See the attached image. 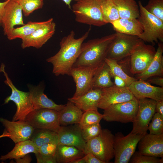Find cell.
<instances>
[{
  "mask_svg": "<svg viewBox=\"0 0 163 163\" xmlns=\"http://www.w3.org/2000/svg\"><path fill=\"white\" fill-rule=\"evenodd\" d=\"M39 148L30 140L15 143L14 148L7 154L1 156L0 159H15L22 158L30 153L34 154L38 152Z\"/></svg>",
  "mask_w": 163,
  "mask_h": 163,
  "instance_id": "cell-27",
  "label": "cell"
},
{
  "mask_svg": "<svg viewBox=\"0 0 163 163\" xmlns=\"http://www.w3.org/2000/svg\"><path fill=\"white\" fill-rule=\"evenodd\" d=\"M0 122L9 134L8 137L15 143L29 140L34 128L25 120L10 121L2 117Z\"/></svg>",
  "mask_w": 163,
  "mask_h": 163,
  "instance_id": "cell-18",
  "label": "cell"
},
{
  "mask_svg": "<svg viewBox=\"0 0 163 163\" xmlns=\"http://www.w3.org/2000/svg\"><path fill=\"white\" fill-rule=\"evenodd\" d=\"M114 139L110 130L103 129L99 135L86 142L83 151L85 155L91 153L104 163H109L114 157Z\"/></svg>",
  "mask_w": 163,
  "mask_h": 163,
  "instance_id": "cell-4",
  "label": "cell"
},
{
  "mask_svg": "<svg viewBox=\"0 0 163 163\" xmlns=\"http://www.w3.org/2000/svg\"><path fill=\"white\" fill-rule=\"evenodd\" d=\"M71 8L76 21L101 27L107 24L103 19L100 0H79Z\"/></svg>",
  "mask_w": 163,
  "mask_h": 163,
  "instance_id": "cell-3",
  "label": "cell"
},
{
  "mask_svg": "<svg viewBox=\"0 0 163 163\" xmlns=\"http://www.w3.org/2000/svg\"><path fill=\"white\" fill-rule=\"evenodd\" d=\"M102 90L101 97L98 108L103 110L111 105L136 99L127 87L120 88L114 85Z\"/></svg>",
  "mask_w": 163,
  "mask_h": 163,
  "instance_id": "cell-16",
  "label": "cell"
},
{
  "mask_svg": "<svg viewBox=\"0 0 163 163\" xmlns=\"http://www.w3.org/2000/svg\"><path fill=\"white\" fill-rule=\"evenodd\" d=\"M9 136V134L5 130L3 134L0 135V139L3 137H8Z\"/></svg>",
  "mask_w": 163,
  "mask_h": 163,
  "instance_id": "cell-50",
  "label": "cell"
},
{
  "mask_svg": "<svg viewBox=\"0 0 163 163\" xmlns=\"http://www.w3.org/2000/svg\"><path fill=\"white\" fill-rule=\"evenodd\" d=\"M145 81L150 84H153L163 87V78L162 76H152Z\"/></svg>",
  "mask_w": 163,
  "mask_h": 163,
  "instance_id": "cell-43",
  "label": "cell"
},
{
  "mask_svg": "<svg viewBox=\"0 0 163 163\" xmlns=\"http://www.w3.org/2000/svg\"><path fill=\"white\" fill-rule=\"evenodd\" d=\"M38 148L47 143L58 144V136L55 132L49 130L34 129L30 139Z\"/></svg>",
  "mask_w": 163,
  "mask_h": 163,
  "instance_id": "cell-30",
  "label": "cell"
},
{
  "mask_svg": "<svg viewBox=\"0 0 163 163\" xmlns=\"http://www.w3.org/2000/svg\"><path fill=\"white\" fill-rule=\"evenodd\" d=\"M100 5L103 17L106 24H111L120 18L113 0H100Z\"/></svg>",
  "mask_w": 163,
  "mask_h": 163,
  "instance_id": "cell-32",
  "label": "cell"
},
{
  "mask_svg": "<svg viewBox=\"0 0 163 163\" xmlns=\"http://www.w3.org/2000/svg\"><path fill=\"white\" fill-rule=\"evenodd\" d=\"M84 158L85 163H104L91 153L85 154Z\"/></svg>",
  "mask_w": 163,
  "mask_h": 163,
  "instance_id": "cell-42",
  "label": "cell"
},
{
  "mask_svg": "<svg viewBox=\"0 0 163 163\" xmlns=\"http://www.w3.org/2000/svg\"><path fill=\"white\" fill-rule=\"evenodd\" d=\"M144 7L148 12L163 22V0H149Z\"/></svg>",
  "mask_w": 163,
  "mask_h": 163,
  "instance_id": "cell-36",
  "label": "cell"
},
{
  "mask_svg": "<svg viewBox=\"0 0 163 163\" xmlns=\"http://www.w3.org/2000/svg\"><path fill=\"white\" fill-rule=\"evenodd\" d=\"M131 163H162L163 158L144 155L135 152L129 161Z\"/></svg>",
  "mask_w": 163,
  "mask_h": 163,
  "instance_id": "cell-39",
  "label": "cell"
},
{
  "mask_svg": "<svg viewBox=\"0 0 163 163\" xmlns=\"http://www.w3.org/2000/svg\"><path fill=\"white\" fill-rule=\"evenodd\" d=\"M104 61L110 68L111 77L116 75L122 78L125 81L126 87H128L133 82L138 80L126 74L117 61L106 58Z\"/></svg>",
  "mask_w": 163,
  "mask_h": 163,
  "instance_id": "cell-33",
  "label": "cell"
},
{
  "mask_svg": "<svg viewBox=\"0 0 163 163\" xmlns=\"http://www.w3.org/2000/svg\"><path fill=\"white\" fill-rule=\"evenodd\" d=\"M83 151L71 146L57 145L56 158L58 163H73L76 160L84 157Z\"/></svg>",
  "mask_w": 163,
  "mask_h": 163,
  "instance_id": "cell-26",
  "label": "cell"
},
{
  "mask_svg": "<svg viewBox=\"0 0 163 163\" xmlns=\"http://www.w3.org/2000/svg\"><path fill=\"white\" fill-rule=\"evenodd\" d=\"M139 16L138 18L143 29L142 34L138 37L144 42L158 43L163 42V22L148 12L140 1L138 2Z\"/></svg>",
  "mask_w": 163,
  "mask_h": 163,
  "instance_id": "cell-6",
  "label": "cell"
},
{
  "mask_svg": "<svg viewBox=\"0 0 163 163\" xmlns=\"http://www.w3.org/2000/svg\"><path fill=\"white\" fill-rule=\"evenodd\" d=\"M38 163H56V155L49 156L42 155L38 152L35 154Z\"/></svg>",
  "mask_w": 163,
  "mask_h": 163,
  "instance_id": "cell-41",
  "label": "cell"
},
{
  "mask_svg": "<svg viewBox=\"0 0 163 163\" xmlns=\"http://www.w3.org/2000/svg\"><path fill=\"white\" fill-rule=\"evenodd\" d=\"M25 121L34 129L49 130L57 133L61 126L59 112L52 109H35L27 115Z\"/></svg>",
  "mask_w": 163,
  "mask_h": 163,
  "instance_id": "cell-10",
  "label": "cell"
},
{
  "mask_svg": "<svg viewBox=\"0 0 163 163\" xmlns=\"http://www.w3.org/2000/svg\"><path fill=\"white\" fill-rule=\"evenodd\" d=\"M81 129L83 137L86 142L99 135L102 130L99 123L87 125Z\"/></svg>",
  "mask_w": 163,
  "mask_h": 163,
  "instance_id": "cell-37",
  "label": "cell"
},
{
  "mask_svg": "<svg viewBox=\"0 0 163 163\" xmlns=\"http://www.w3.org/2000/svg\"><path fill=\"white\" fill-rule=\"evenodd\" d=\"M62 1L66 5H67L69 9H71V2L73 1H77L78 0H62Z\"/></svg>",
  "mask_w": 163,
  "mask_h": 163,
  "instance_id": "cell-48",
  "label": "cell"
},
{
  "mask_svg": "<svg viewBox=\"0 0 163 163\" xmlns=\"http://www.w3.org/2000/svg\"><path fill=\"white\" fill-rule=\"evenodd\" d=\"M163 45L158 43V47L153 59L148 68L143 72L136 74L138 80L145 81L149 78L155 76L163 77Z\"/></svg>",
  "mask_w": 163,
  "mask_h": 163,
  "instance_id": "cell-23",
  "label": "cell"
},
{
  "mask_svg": "<svg viewBox=\"0 0 163 163\" xmlns=\"http://www.w3.org/2000/svg\"><path fill=\"white\" fill-rule=\"evenodd\" d=\"M116 33L83 43L80 54L72 67L94 66L103 63Z\"/></svg>",
  "mask_w": 163,
  "mask_h": 163,
  "instance_id": "cell-2",
  "label": "cell"
},
{
  "mask_svg": "<svg viewBox=\"0 0 163 163\" xmlns=\"http://www.w3.org/2000/svg\"></svg>",
  "mask_w": 163,
  "mask_h": 163,
  "instance_id": "cell-51",
  "label": "cell"
},
{
  "mask_svg": "<svg viewBox=\"0 0 163 163\" xmlns=\"http://www.w3.org/2000/svg\"><path fill=\"white\" fill-rule=\"evenodd\" d=\"M102 93V89L92 88L80 96L68 98V100L73 102L84 111L97 109Z\"/></svg>",
  "mask_w": 163,
  "mask_h": 163,
  "instance_id": "cell-22",
  "label": "cell"
},
{
  "mask_svg": "<svg viewBox=\"0 0 163 163\" xmlns=\"http://www.w3.org/2000/svg\"><path fill=\"white\" fill-rule=\"evenodd\" d=\"M111 24L116 32L139 37L143 31L138 18H120Z\"/></svg>",
  "mask_w": 163,
  "mask_h": 163,
  "instance_id": "cell-24",
  "label": "cell"
},
{
  "mask_svg": "<svg viewBox=\"0 0 163 163\" xmlns=\"http://www.w3.org/2000/svg\"><path fill=\"white\" fill-rule=\"evenodd\" d=\"M28 154L22 158L15 159L16 162L17 163H29L30 162L32 159L30 156Z\"/></svg>",
  "mask_w": 163,
  "mask_h": 163,
  "instance_id": "cell-46",
  "label": "cell"
},
{
  "mask_svg": "<svg viewBox=\"0 0 163 163\" xmlns=\"http://www.w3.org/2000/svg\"><path fill=\"white\" fill-rule=\"evenodd\" d=\"M31 102L35 109H50L59 111L64 105L58 104L44 93V86L40 83L37 86L27 85Z\"/></svg>",
  "mask_w": 163,
  "mask_h": 163,
  "instance_id": "cell-21",
  "label": "cell"
},
{
  "mask_svg": "<svg viewBox=\"0 0 163 163\" xmlns=\"http://www.w3.org/2000/svg\"><path fill=\"white\" fill-rule=\"evenodd\" d=\"M110 68L104 61L98 68L93 78L92 88L104 89L113 86Z\"/></svg>",
  "mask_w": 163,
  "mask_h": 163,
  "instance_id": "cell-29",
  "label": "cell"
},
{
  "mask_svg": "<svg viewBox=\"0 0 163 163\" xmlns=\"http://www.w3.org/2000/svg\"><path fill=\"white\" fill-rule=\"evenodd\" d=\"M103 63L96 66L72 67L69 76L73 78L76 85L75 91L72 97L80 96L92 89L94 76Z\"/></svg>",
  "mask_w": 163,
  "mask_h": 163,
  "instance_id": "cell-13",
  "label": "cell"
},
{
  "mask_svg": "<svg viewBox=\"0 0 163 163\" xmlns=\"http://www.w3.org/2000/svg\"><path fill=\"white\" fill-rule=\"evenodd\" d=\"M21 6L23 13L25 17L29 16L34 11L42 8L43 0H16Z\"/></svg>",
  "mask_w": 163,
  "mask_h": 163,
  "instance_id": "cell-35",
  "label": "cell"
},
{
  "mask_svg": "<svg viewBox=\"0 0 163 163\" xmlns=\"http://www.w3.org/2000/svg\"><path fill=\"white\" fill-rule=\"evenodd\" d=\"M103 114L97 109L89 110L83 112L78 125L81 128L88 125L99 123L103 119Z\"/></svg>",
  "mask_w": 163,
  "mask_h": 163,
  "instance_id": "cell-34",
  "label": "cell"
},
{
  "mask_svg": "<svg viewBox=\"0 0 163 163\" xmlns=\"http://www.w3.org/2000/svg\"><path fill=\"white\" fill-rule=\"evenodd\" d=\"M5 66L2 63L0 67V72L3 73L5 79L4 82L10 88L11 93L5 100L4 104L10 101H13L17 106V110L12 121L25 120L27 115L35 110L31 102L30 93L22 91L17 89L13 84L5 70Z\"/></svg>",
  "mask_w": 163,
  "mask_h": 163,
  "instance_id": "cell-5",
  "label": "cell"
},
{
  "mask_svg": "<svg viewBox=\"0 0 163 163\" xmlns=\"http://www.w3.org/2000/svg\"><path fill=\"white\" fill-rule=\"evenodd\" d=\"M73 163H85V162L83 157L76 160Z\"/></svg>",
  "mask_w": 163,
  "mask_h": 163,
  "instance_id": "cell-49",
  "label": "cell"
},
{
  "mask_svg": "<svg viewBox=\"0 0 163 163\" xmlns=\"http://www.w3.org/2000/svg\"><path fill=\"white\" fill-rule=\"evenodd\" d=\"M57 144L52 143L45 144L39 148L38 152L46 155H56Z\"/></svg>",
  "mask_w": 163,
  "mask_h": 163,
  "instance_id": "cell-40",
  "label": "cell"
},
{
  "mask_svg": "<svg viewBox=\"0 0 163 163\" xmlns=\"http://www.w3.org/2000/svg\"><path fill=\"white\" fill-rule=\"evenodd\" d=\"M143 135L131 132L126 136L120 132L116 133L114 142V163H129Z\"/></svg>",
  "mask_w": 163,
  "mask_h": 163,
  "instance_id": "cell-7",
  "label": "cell"
},
{
  "mask_svg": "<svg viewBox=\"0 0 163 163\" xmlns=\"http://www.w3.org/2000/svg\"><path fill=\"white\" fill-rule=\"evenodd\" d=\"M24 24L21 6L16 0H9L5 7L2 20L4 35L7 37L15 26Z\"/></svg>",
  "mask_w": 163,
  "mask_h": 163,
  "instance_id": "cell-15",
  "label": "cell"
},
{
  "mask_svg": "<svg viewBox=\"0 0 163 163\" xmlns=\"http://www.w3.org/2000/svg\"><path fill=\"white\" fill-rule=\"evenodd\" d=\"M138 100V111L132 122L133 126L131 133L144 135L147 133L150 122L156 112V101L146 98Z\"/></svg>",
  "mask_w": 163,
  "mask_h": 163,
  "instance_id": "cell-11",
  "label": "cell"
},
{
  "mask_svg": "<svg viewBox=\"0 0 163 163\" xmlns=\"http://www.w3.org/2000/svg\"><path fill=\"white\" fill-rule=\"evenodd\" d=\"M112 77L114 79V85L120 88L126 87L125 81L122 78L116 75Z\"/></svg>",
  "mask_w": 163,
  "mask_h": 163,
  "instance_id": "cell-44",
  "label": "cell"
},
{
  "mask_svg": "<svg viewBox=\"0 0 163 163\" xmlns=\"http://www.w3.org/2000/svg\"><path fill=\"white\" fill-rule=\"evenodd\" d=\"M116 33L115 37L109 47L106 58L118 62L130 56L135 47L142 40L137 36Z\"/></svg>",
  "mask_w": 163,
  "mask_h": 163,
  "instance_id": "cell-8",
  "label": "cell"
},
{
  "mask_svg": "<svg viewBox=\"0 0 163 163\" xmlns=\"http://www.w3.org/2000/svg\"><path fill=\"white\" fill-rule=\"evenodd\" d=\"M149 123L148 130L150 134L160 135L163 134V117L155 113Z\"/></svg>",
  "mask_w": 163,
  "mask_h": 163,
  "instance_id": "cell-38",
  "label": "cell"
},
{
  "mask_svg": "<svg viewBox=\"0 0 163 163\" xmlns=\"http://www.w3.org/2000/svg\"><path fill=\"white\" fill-rule=\"evenodd\" d=\"M56 24L53 19L46 20V23L30 35L22 39L21 47L23 49L30 47L41 48L54 34Z\"/></svg>",
  "mask_w": 163,
  "mask_h": 163,
  "instance_id": "cell-14",
  "label": "cell"
},
{
  "mask_svg": "<svg viewBox=\"0 0 163 163\" xmlns=\"http://www.w3.org/2000/svg\"><path fill=\"white\" fill-rule=\"evenodd\" d=\"M128 88L137 99L149 98L156 101L163 100V87L152 85L146 81L137 80L133 82Z\"/></svg>",
  "mask_w": 163,
  "mask_h": 163,
  "instance_id": "cell-20",
  "label": "cell"
},
{
  "mask_svg": "<svg viewBox=\"0 0 163 163\" xmlns=\"http://www.w3.org/2000/svg\"><path fill=\"white\" fill-rule=\"evenodd\" d=\"M57 133L58 145L73 146L83 151L86 142L83 137L78 124L61 126Z\"/></svg>",
  "mask_w": 163,
  "mask_h": 163,
  "instance_id": "cell-17",
  "label": "cell"
},
{
  "mask_svg": "<svg viewBox=\"0 0 163 163\" xmlns=\"http://www.w3.org/2000/svg\"><path fill=\"white\" fill-rule=\"evenodd\" d=\"M141 154L157 158L163 157V134L154 135L146 133L138 143Z\"/></svg>",
  "mask_w": 163,
  "mask_h": 163,
  "instance_id": "cell-19",
  "label": "cell"
},
{
  "mask_svg": "<svg viewBox=\"0 0 163 163\" xmlns=\"http://www.w3.org/2000/svg\"><path fill=\"white\" fill-rule=\"evenodd\" d=\"M9 0H5L3 2H0V26L2 25V20L5 7Z\"/></svg>",
  "mask_w": 163,
  "mask_h": 163,
  "instance_id": "cell-47",
  "label": "cell"
},
{
  "mask_svg": "<svg viewBox=\"0 0 163 163\" xmlns=\"http://www.w3.org/2000/svg\"><path fill=\"white\" fill-rule=\"evenodd\" d=\"M83 112L73 102L68 100L59 111V121L61 126L78 124Z\"/></svg>",
  "mask_w": 163,
  "mask_h": 163,
  "instance_id": "cell-25",
  "label": "cell"
},
{
  "mask_svg": "<svg viewBox=\"0 0 163 163\" xmlns=\"http://www.w3.org/2000/svg\"><path fill=\"white\" fill-rule=\"evenodd\" d=\"M138 107V100L135 99L110 105L104 110L103 119L107 122L126 123L133 122Z\"/></svg>",
  "mask_w": 163,
  "mask_h": 163,
  "instance_id": "cell-9",
  "label": "cell"
},
{
  "mask_svg": "<svg viewBox=\"0 0 163 163\" xmlns=\"http://www.w3.org/2000/svg\"><path fill=\"white\" fill-rule=\"evenodd\" d=\"M118 10L120 17L138 18L139 16L138 4L135 0H113Z\"/></svg>",
  "mask_w": 163,
  "mask_h": 163,
  "instance_id": "cell-28",
  "label": "cell"
},
{
  "mask_svg": "<svg viewBox=\"0 0 163 163\" xmlns=\"http://www.w3.org/2000/svg\"><path fill=\"white\" fill-rule=\"evenodd\" d=\"M46 21L40 22L29 21L21 26L14 28L7 37L9 40L20 38L21 40L30 35L37 29L44 24Z\"/></svg>",
  "mask_w": 163,
  "mask_h": 163,
  "instance_id": "cell-31",
  "label": "cell"
},
{
  "mask_svg": "<svg viewBox=\"0 0 163 163\" xmlns=\"http://www.w3.org/2000/svg\"><path fill=\"white\" fill-rule=\"evenodd\" d=\"M155 111L163 117V100L156 101Z\"/></svg>",
  "mask_w": 163,
  "mask_h": 163,
  "instance_id": "cell-45",
  "label": "cell"
},
{
  "mask_svg": "<svg viewBox=\"0 0 163 163\" xmlns=\"http://www.w3.org/2000/svg\"><path fill=\"white\" fill-rule=\"evenodd\" d=\"M91 28L81 37L76 39L75 33L71 30L67 36L61 40L60 49L54 56L46 59L53 65L52 72L55 75H69L71 69L80 54L81 46L88 37Z\"/></svg>",
  "mask_w": 163,
  "mask_h": 163,
  "instance_id": "cell-1",
  "label": "cell"
},
{
  "mask_svg": "<svg viewBox=\"0 0 163 163\" xmlns=\"http://www.w3.org/2000/svg\"><path fill=\"white\" fill-rule=\"evenodd\" d=\"M155 47L142 40L136 46L130 56V72L137 74L144 71L153 60L156 53Z\"/></svg>",
  "mask_w": 163,
  "mask_h": 163,
  "instance_id": "cell-12",
  "label": "cell"
}]
</instances>
